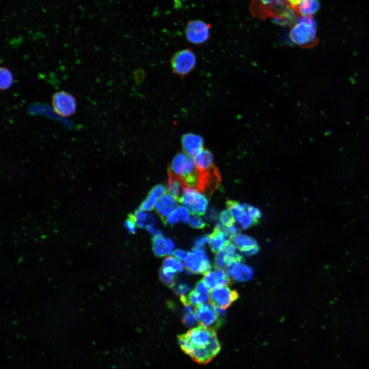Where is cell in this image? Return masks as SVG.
I'll return each mask as SVG.
<instances>
[{
  "mask_svg": "<svg viewBox=\"0 0 369 369\" xmlns=\"http://www.w3.org/2000/svg\"><path fill=\"white\" fill-rule=\"evenodd\" d=\"M241 257L236 253V247L230 242L222 250L217 253L215 263L218 268L225 267L234 260H240Z\"/></svg>",
  "mask_w": 369,
  "mask_h": 369,
  "instance_id": "cell-19",
  "label": "cell"
},
{
  "mask_svg": "<svg viewBox=\"0 0 369 369\" xmlns=\"http://www.w3.org/2000/svg\"><path fill=\"white\" fill-rule=\"evenodd\" d=\"M238 297L237 292L227 285L213 288L210 293L212 304L216 308L222 310L228 308Z\"/></svg>",
  "mask_w": 369,
  "mask_h": 369,
  "instance_id": "cell-10",
  "label": "cell"
},
{
  "mask_svg": "<svg viewBox=\"0 0 369 369\" xmlns=\"http://www.w3.org/2000/svg\"><path fill=\"white\" fill-rule=\"evenodd\" d=\"M187 252L181 250H176L173 252V255L179 260H185L187 255Z\"/></svg>",
  "mask_w": 369,
  "mask_h": 369,
  "instance_id": "cell-37",
  "label": "cell"
},
{
  "mask_svg": "<svg viewBox=\"0 0 369 369\" xmlns=\"http://www.w3.org/2000/svg\"><path fill=\"white\" fill-rule=\"evenodd\" d=\"M209 287L203 280L198 282L194 290L187 297L188 302L191 305L198 306L210 299Z\"/></svg>",
  "mask_w": 369,
  "mask_h": 369,
  "instance_id": "cell-15",
  "label": "cell"
},
{
  "mask_svg": "<svg viewBox=\"0 0 369 369\" xmlns=\"http://www.w3.org/2000/svg\"><path fill=\"white\" fill-rule=\"evenodd\" d=\"M196 64V56L189 48L176 52L171 59V67L173 73L182 77L192 72Z\"/></svg>",
  "mask_w": 369,
  "mask_h": 369,
  "instance_id": "cell-6",
  "label": "cell"
},
{
  "mask_svg": "<svg viewBox=\"0 0 369 369\" xmlns=\"http://www.w3.org/2000/svg\"><path fill=\"white\" fill-rule=\"evenodd\" d=\"M222 230L232 237L239 234V230L235 224L222 226Z\"/></svg>",
  "mask_w": 369,
  "mask_h": 369,
  "instance_id": "cell-36",
  "label": "cell"
},
{
  "mask_svg": "<svg viewBox=\"0 0 369 369\" xmlns=\"http://www.w3.org/2000/svg\"><path fill=\"white\" fill-rule=\"evenodd\" d=\"M134 215L136 225L140 228L146 227L149 224H153L154 222V217L140 208L135 211Z\"/></svg>",
  "mask_w": 369,
  "mask_h": 369,
  "instance_id": "cell-28",
  "label": "cell"
},
{
  "mask_svg": "<svg viewBox=\"0 0 369 369\" xmlns=\"http://www.w3.org/2000/svg\"><path fill=\"white\" fill-rule=\"evenodd\" d=\"M195 314L200 325L211 328L218 323L219 313L212 304L203 303L197 306Z\"/></svg>",
  "mask_w": 369,
  "mask_h": 369,
  "instance_id": "cell-11",
  "label": "cell"
},
{
  "mask_svg": "<svg viewBox=\"0 0 369 369\" xmlns=\"http://www.w3.org/2000/svg\"><path fill=\"white\" fill-rule=\"evenodd\" d=\"M227 206L236 221L240 224L243 229H247L258 222L249 214L246 204H240L236 201L229 200L227 202Z\"/></svg>",
  "mask_w": 369,
  "mask_h": 369,
  "instance_id": "cell-12",
  "label": "cell"
},
{
  "mask_svg": "<svg viewBox=\"0 0 369 369\" xmlns=\"http://www.w3.org/2000/svg\"><path fill=\"white\" fill-rule=\"evenodd\" d=\"M209 245L212 251L218 252L231 242V236L222 230L220 223H218L213 232L209 235Z\"/></svg>",
  "mask_w": 369,
  "mask_h": 369,
  "instance_id": "cell-13",
  "label": "cell"
},
{
  "mask_svg": "<svg viewBox=\"0 0 369 369\" xmlns=\"http://www.w3.org/2000/svg\"><path fill=\"white\" fill-rule=\"evenodd\" d=\"M161 280L170 287H173L174 285V274L165 271L162 268L159 273Z\"/></svg>",
  "mask_w": 369,
  "mask_h": 369,
  "instance_id": "cell-30",
  "label": "cell"
},
{
  "mask_svg": "<svg viewBox=\"0 0 369 369\" xmlns=\"http://www.w3.org/2000/svg\"><path fill=\"white\" fill-rule=\"evenodd\" d=\"M220 221L222 226H227L234 224L236 220L229 210L222 211L219 215Z\"/></svg>",
  "mask_w": 369,
  "mask_h": 369,
  "instance_id": "cell-29",
  "label": "cell"
},
{
  "mask_svg": "<svg viewBox=\"0 0 369 369\" xmlns=\"http://www.w3.org/2000/svg\"><path fill=\"white\" fill-rule=\"evenodd\" d=\"M210 25L201 20L188 22L184 33L188 41L195 45L204 43L209 38Z\"/></svg>",
  "mask_w": 369,
  "mask_h": 369,
  "instance_id": "cell-9",
  "label": "cell"
},
{
  "mask_svg": "<svg viewBox=\"0 0 369 369\" xmlns=\"http://www.w3.org/2000/svg\"><path fill=\"white\" fill-rule=\"evenodd\" d=\"M177 200L166 193L154 206L155 211L165 222L168 216L178 207Z\"/></svg>",
  "mask_w": 369,
  "mask_h": 369,
  "instance_id": "cell-18",
  "label": "cell"
},
{
  "mask_svg": "<svg viewBox=\"0 0 369 369\" xmlns=\"http://www.w3.org/2000/svg\"><path fill=\"white\" fill-rule=\"evenodd\" d=\"M183 324L188 327H193L196 325L197 319L194 312L186 313L182 318Z\"/></svg>",
  "mask_w": 369,
  "mask_h": 369,
  "instance_id": "cell-33",
  "label": "cell"
},
{
  "mask_svg": "<svg viewBox=\"0 0 369 369\" xmlns=\"http://www.w3.org/2000/svg\"><path fill=\"white\" fill-rule=\"evenodd\" d=\"M153 250L155 254L159 257L170 254L174 248V243L170 238L162 236L160 231L154 233L152 239Z\"/></svg>",
  "mask_w": 369,
  "mask_h": 369,
  "instance_id": "cell-17",
  "label": "cell"
},
{
  "mask_svg": "<svg viewBox=\"0 0 369 369\" xmlns=\"http://www.w3.org/2000/svg\"><path fill=\"white\" fill-rule=\"evenodd\" d=\"M51 105L53 111L63 117H69L76 112L77 101L71 93L60 90L54 92L51 97Z\"/></svg>",
  "mask_w": 369,
  "mask_h": 369,
  "instance_id": "cell-5",
  "label": "cell"
},
{
  "mask_svg": "<svg viewBox=\"0 0 369 369\" xmlns=\"http://www.w3.org/2000/svg\"><path fill=\"white\" fill-rule=\"evenodd\" d=\"M251 11L255 16L260 18L274 17L276 22L281 24L295 23L293 8L286 0H252Z\"/></svg>",
  "mask_w": 369,
  "mask_h": 369,
  "instance_id": "cell-2",
  "label": "cell"
},
{
  "mask_svg": "<svg viewBox=\"0 0 369 369\" xmlns=\"http://www.w3.org/2000/svg\"><path fill=\"white\" fill-rule=\"evenodd\" d=\"M240 260H234L230 262L225 268V272L228 276H232L237 281H246L250 279L253 276L251 269L241 264Z\"/></svg>",
  "mask_w": 369,
  "mask_h": 369,
  "instance_id": "cell-14",
  "label": "cell"
},
{
  "mask_svg": "<svg viewBox=\"0 0 369 369\" xmlns=\"http://www.w3.org/2000/svg\"><path fill=\"white\" fill-rule=\"evenodd\" d=\"M166 192V189L163 186L158 184L155 186L149 192L147 198L142 201L140 208L145 211L152 210Z\"/></svg>",
  "mask_w": 369,
  "mask_h": 369,
  "instance_id": "cell-23",
  "label": "cell"
},
{
  "mask_svg": "<svg viewBox=\"0 0 369 369\" xmlns=\"http://www.w3.org/2000/svg\"><path fill=\"white\" fill-rule=\"evenodd\" d=\"M14 76L11 71L6 67H1L0 69V89L6 91L10 89L13 85Z\"/></svg>",
  "mask_w": 369,
  "mask_h": 369,
  "instance_id": "cell-26",
  "label": "cell"
},
{
  "mask_svg": "<svg viewBox=\"0 0 369 369\" xmlns=\"http://www.w3.org/2000/svg\"><path fill=\"white\" fill-rule=\"evenodd\" d=\"M290 38L294 44L302 47H312L318 42L317 29L312 16H302L292 26Z\"/></svg>",
  "mask_w": 369,
  "mask_h": 369,
  "instance_id": "cell-3",
  "label": "cell"
},
{
  "mask_svg": "<svg viewBox=\"0 0 369 369\" xmlns=\"http://www.w3.org/2000/svg\"><path fill=\"white\" fill-rule=\"evenodd\" d=\"M203 281L210 288L227 285L230 282L229 276L221 268H217L204 274Z\"/></svg>",
  "mask_w": 369,
  "mask_h": 369,
  "instance_id": "cell-20",
  "label": "cell"
},
{
  "mask_svg": "<svg viewBox=\"0 0 369 369\" xmlns=\"http://www.w3.org/2000/svg\"><path fill=\"white\" fill-rule=\"evenodd\" d=\"M183 151L190 156H194L203 149L202 138L197 134L187 133L181 137Z\"/></svg>",
  "mask_w": 369,
  "mask_h": 369,
  "instance_id": "cell-16",
  "label": "cell"
},
{
  "mask_svg": "<svg viewBox=\"0 0 369 369\" xmlns=\"http://www.w3.org/2000/svg\"><path fill=\"white\" fill-rule=\"evenodd\" d=\"M181 349L196 361L206 363L219 352L220 344L215 331L200 325L178 337Z\"/></svg>",
  "mask_w": 369,
  "mask_h": 369,
  "instance_id": "cell-1",
  "label": "cell"
},
{
  "mask_svg": "<svg viewBox=\"0 0 369 369\" xmlns=\"http://www.w3.org/2000/svg\"><path fill=\"white\" fill-rule=\"evenodd\" d=\"M179 201L193 214L203 215L208 208V200L206 197L195 189L187 188L185 189Z\"/></svg>",
  "mask_w": 369,
  "mask_h": 369,
  "instance_id": "cell-7",
  "label": "cell"
},
{
  "mask_svg": "<svg viewBox=\"0 0 369 369\" xmlns=\"http://www.w3.org/2000/svg\"><path fill=\"white\" fill-rule=\"evenodd\" d=\"M190 213L186 207H177L167 218L165 223L173 225L179 222H186L190 218Z\"/></svg>",
  "mask_w": 369,
  "mask_h": 369,
  "instance_id": "cell-24",
  "label": "cell"
},
{
  "mask_svg": "<svg viewBox=\"0 0 369 369\" xmlns=\"http://www.w3.org/2000/svg\"><path fill=\"white\" fill-rule=\"evenodd\" d=\"M247 210L249 214L254 219L258 221V219L261 217V213L260 210L254 207L251 205H246Z\"/></svg>",
  "mask_w": 369,
  "mask_h": 369,
  "instance_id": "cell-35",
  "label": "cell"
},
{
  "mask_svg": "<svg viewBox=\"0 0 369 369\" xmlns=\"http://www.w3.org/2000/svg\"><path fill=\"white\" fill-rule=\"evenodd\" d=\"M185 266L189 272L196 274H205L211 268L205 251L201 248L196 247L188 254Z\"/></svg>",
  "mask_w": 369,
  "mask_h": 369,
  "instance_id": "cell-8",
  "label": "cell"
},
{
  "mask_svg": "<svg viewBox=\"0 0 369 369\" xmlns=\"http://www.w3.org/2000/svg\"><path fill=\"white\" fill-rule=\"evenodd\" d=\"M136 223L134 215L130 214L125 222V225L130 233H134L136 229Z\"/></svg>",
  "mask_w": 369,
  "mask_h": 369,
  "instance_id": "cell-34",
  "label": "cell"
},
{
  "mask_svg": "<svg viewBox=\"0 0 369 369\" xmlns=\"http://www.w3.org/2000/svg\"><path fill=\"white\" fill-rule=\"evenodd\" d=\"M209 236H203L196 239L195 242V245L196 248H201L202 245L209 242Z\"/></svg>",
  "mask_w": 369,
  "mask_h": 369,
  "instance_id": "cell-38",
  "label": "cell"
},
{
  "mask_svg": "<svg viewBox=\"0 0 369 369\" xmlns=\"http://www.w3.org/2000/svg\"><path fill=\"white\" fill-rule=\"evenodd\" d=\"M188 187L183 179L174 173L170 169H168L167 191L169 194L179 201L185 189Z\"/></svg>",
  "mask_w": 369,
  "mask_h": 369,
  "instance_id": "cell-21",
  "label": "cell"
},
{
  "mask_svg": "<svg viewBox=\"0 0 369 369\" xmlns=\"http://www.w3.org/2000/svg\"><path fill=\"white\" fill-rule=\"evenodd\" d=\"M188 222L189 224L194 228L202 229L206 226L205 222L199 216L196 214L190 216Z\"/></svg>",
  "mask_w": 369,
  "mask_h": 369,
  "instance_id": "cell-32",
  "label": "cell"
},
{
  "mask_svg": "<svg viewBox=\"0 0 369 369\" xmlns=\"http://www.w3.org/2000/svg\"><path fill=\"white\" fill-rule=\"evenodd\" d=\"M318 0H303L294 10L302 16H312L319 8Z\"/></svg>",
  "mask_w": 369,
  "mask_h": 369,
  "instance_id": "cell-25",
  "label": "cell"
},
{
  "mask_svg": "<svg viewBox=\"0 0 369 369\" xmlns=\"http://www.w3.org/2000/svg\"><path fill=\"white\" fill-rule=\"evenodd\" d=\"M175 293L181 296H186V295L191 290L190 285L185 282H180L176 283L173 286Z\"/></svg>",
  "mask_w": 369,
  "mask_h": 369,
  "instance_id": "cell-31",
  "label": "cell"
},
{
  "mask_svg": "<svg viewBox=\"0 0 369 369\" xmlns=\"http://www.w3.org/2000/svg\"><path fill=\"white\" fill-rule=\"evenodd\" d=\"M169 169L183 179L189 188L197 190L199 179V172L194 159L190 155L183 153H178L174 157Z\"/></svg>",
  "mask_w": 369,
  "mask_h": 369,
  "instance_id": "cell-4",
  "label": "cell"
},
{
  "mask_svg": "<svg viewBox=\"0 0 369 369\" xmlns=\"http://www.w3.org/2000/svg\"><path fill=\"white\" fill-rule=\"evenodd\" d=\"M161 268L166 271L175 274L182 272L184 269V266L178 259L168 257L164 260L163 266Z\"/></svg>",
  "mask_w": 369,
  "mask_h": 369,
  "instance_id": "cell-27",
  "label": "cell"
},
{
  "mask_svg": "<svg viewBox=\"0 0 369 369\" xmlns=\"http://www.w3.org/2000/svg\"><path fill=\"white\" fill-rule=\"evenodd\" d=\"M291 6L294 9L301 3L303 0H286Z\"/></svg>",
  "mask_w": 369,
  "mask_h": 369,
  "instance_id": "cell-39",
  "label": "cell"
},
{
  "mask_svg": "<svg viewBox=\"0 0 369 369\" xmlns=\"http://www.w3.org/2000/svg\"><path fill=\"white\" fill-rule=\"evenodd\" d=\"M232 238L235 246L247 254H254L258 250V247L255 240L247 235L238 234Z\"/></svg>",
  "mask_w": 369,
  "mask_h": 369,
  "instance_id": "cell-22",
  "label": "cell"
}]
</instances>
